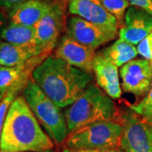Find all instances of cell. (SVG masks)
<instances>
[{
	"label": "cell",
	"mask_w": 152,
	"mask_h": 152,
	"mask_svg": "<svg viewBox=\"0 0 152 152\" xmlns=\"http://www.w3.org/2000/svg\"><path fill=\"white\" fill-rule=\"evenodd\" d=\"M104 8L113 15L119 23L123 26L125 14L127 10L131 6L128 0H101Z\"/></svg>",
	"instance_id": "ffe728a7"
},
{
	"label": "cell",
	"mask_w": 152,
	"mask_h": 152,
	"mask_svg": "<svg viewBox=\"0 0 152 152\" xmlns=\"http://www.w3.org/2000/svg\"><path fill=\"white\" fill-rule=\"evenodd\" d=\"M1 40L20 47L38 48L36 41L35 28L32 26H26L10 22L3 30Z\"/></svg>",
	"instance_id": "e0dca14e"
},
{
	"label": "cell",
	"mask_w": 152,
	"mask_h": 152,
	"mask_svg": "<svg viewBox=\"0 0 152 152\" xmlns=\"http://www.w3.org/2000/svg\"><path fill=\"white\" fill-rule=\"evenodd\" d=\"M53 2L47 0H29L8 12L12 23L34 27L50 10Z\"/></svg>",
	"instance_id": "5bb4252c"
},
{
	"label": "cell",
	"mask_w": 152,
	"mask_h": 152,
	"mask_svg": "<svg viewBox=\"0 0 152 152\" xmlns=\"http://www.w3.org/2000/svg\"><path fill=\"white\" fill-rule=\"evenodd\" d=\"M27 152H36V151H27ZM39 152H54L53 150H46V151H39Z\"/></svg>",
	"instance_id": "83f0119b"
},
{
	"label": "cell",
	"mask_w": 152,
	"mask_h": 152,
	"mask_svg": "<svg viewBox=\"0 0 152 152\" xmlns=\"http://www.w3.org/2000/svg\"><path fill=\"white\" fill-rule=\"evenodd\" d=\"M140 116L142 118L145 120L146 123H148L149 124L152 126V107L151 108L148 109L146 111H145V112H143Z\"/></svg>",
	"instance_id": "484cf974"
},
{
	"label": "cell",
	"mask_w": 152,
	"mask_h": 152,
	"mask_svg": "<svg viewBox=\"0 0 152 152\" xmlns=\"http://www.w3.org/2000/svg\"><path fill=\"white\" fill-rule=\"evenodd\" d=\"M69 134L80 128L99 121L113 119L116 106L113 99L95 84L86 91L64 112Z\"/></svg>",
	"instance_id": "3957f363"
},
{
	"label": "cell",
	"mask_w": 152,
	"mask_h": 152,
	"mask_svg": "<svg viewBox=\"0 0 152 152\" xmlns=\"http://www.w3.org/2000/svg\"><path fill=\"white\" fill-rule=\"evenodd\" d=\"M3 96H3V95H2V94L0 93V101L2 100V98H3Z\"/></svg>",
	"instance_id": "f1b7e54d"
},
{
	"label": "cell",
	"mask_w": 152,
	"mask_h": 152,
	"mask_svg": "<svg viewBox=\"0 0 152 152\" xmlns=\"http://www.w3.org/2000/svg\"><path fill=\"white\" fill-rule=\"evenodd\" d=\"M93 72L97 86L104 92L114 100L121 97L122 86L118 66L99 53L94 59Z\"/></svg>",
	"instance_id": "4fadbf2b"
},
{
	"label": "cell",
	"mask_w": 152,
	"mask_h": 152,
	"mask_svg": "<svg viewBox=\"0 0 152 152\" xmlns=\"http://www.w3.org/2000/svg\"><path fill=\"white\" fill-rule=\"evenodd\" d=\"M6 26V16L4 11L0 9V39H1V34L3 30Z\"/></svg>",
	"instance_id": "4316f807"
},
{
	"label": "cell",
	"mask_w": 152,
	"mask_h": 152,
	"mask_svg": "<svg viewBox=\"0 0 152 152\" xmlns=\"http://www.w3.org/2000/svg\"><path fill=\"white\" fill-rule=\"evenodd\" d=\"M96 55L94 49L80 43L66 34L57 47L54 56L70 65L91 74Z\"/></svg>",
	"instance_id": "7c38bea8"
},
{
	"label": "cell",
	"mask_w": 152,
	"mask_h": 152,
	"mask_svg": "<svg viewBox=\"0 0 152 152\" xmlns=\"http://www.w3.org/2000/svg\"><path fill=\"white\" fill-rule=\"evenodd\" d=\"M53 147L54 143L42 129L25 97L19 95L5 118L0 152H39Z\"/></svg>",
	"instance_id": "7a4b0ae2"
},
{
	"label": "cell",
	"mask_w": 152,
	"mask_h": 152,
	"mask_svg": "<svg viewBox=\"0 0 152 152\" xmlns=\"http://www.w3.org/2000/svg\"><path fill=\"white\" fill-rule=\"evenodd\" d=\"M123 91L137 96H144L152 87V67L145 58L133 59L119 70Z\"/></svg>",
	"instance_id": "ba28073f"
},
{
	"label": "cell",
	"mask_w": 152,
	"mask_h": 152,
	"mask_svg": "<svg viewBox=\"0 0 152 152\" xmlns=\"http://www.w3.org/2000/svg\"><path fill=\"white\" fill-rule=\"evenodd\" d=\"M123 135L120 149L123 152H152V126L132 111L120 114Z\"/></svg>",
	"instance_id": "8992f818"
},
{
	"label": "cell",
	"mask_w": 152,
	"mask_h": 152,
	"mask_svg": "<svg viewBox=\"0 0 152 152\" xmlns=\"http://www.w3.org/2000/svg\"><path fill=\"white\" fill-rule=\"evenodd\" d=\"M29 0H0V9L8 13L13 8ZM47 1H50V0H47Z\"/></svg>",
	"instance_id": "cb8c5ba5"
},
{
	"label": "cell",
	"mask_w": 152,
	"mask_h": 152,
	"mask_svg": "<svg viewBox=\"0 0 152 152\" xmlns=\"http://www.w3.org/2000/svg\"><path fill=\"white\" fill-rule=\"evenodd\" d=\"M152 107V87L151 88L150 91L147 93L145 97L142 100L141 102H140L139 103L133 104L130 106V109L132 111H134L137 114L140 115V114L146 111L148 109Z\"/></svg>",
	"instance_id": "7402d4cb"
},
{
	"label": "cell",
	"mask_w": 152,
	"mask_h": 152,
	"mask_svg": "<svg viewBox=\"0 0 152 152\" xmlns=\"http://www.w3.org/2000/svg\"><path fill=\"white\" fill-rule=\"evenodd\" d=\"M31 78L40 89L59 107L74 103L92 81L90 73L50 55L39 64Z\"/></svg>",
	"instance_id": "6da1fadb"
},
{
	"label": "cell",
	"mask_w": 152,
	"mask_h": 152,
	"mask_svg": "<svg viewBox=\"0 0 152 152\" xmlns=\"http://www.w3.org/2000/svg\"><path fill=\"white\" fill-rule=\"evenodd\" d=\"M48 56V54L37 56L23 64L15 67L0 65V93L4 96L11 87L20 80L22 78L31 75L35 68Z\"/></svg>",
	"instance_id": "9a60e30c"
},
{
	"label": "cell",
	"mask_w": 152,
	"mask_h": 152,
	"mask_svg": "<svg viewBox=\"0 0 152 152\" xmlns=\"http://www.w3.org/2000/svg\"><path fill=\"white\" fill-rule=\"evenodd\" d=\"M65 3L57 0L50 10L34 26L38 49L42 54H48L54 48L64 25Z\"/></svg>",
	"instance_id": "52a82bcc"
},
{
	"label": "cell",
	"mask_w": 152,
	"mask_h": 152,
	"mask_svg": "<svg viewBox=\"0 0 152 152\" xmlns=\"http://www.w3.org/2000/svg\"><path fill=\"white\" fill-rule=\"evenodd\" d=\"M67 35L80 43L96 50L116 39L118 31L99 26L78 16H73L68 22Z\"/></svg>",
	"instance_id": "9c48e42d"
},
{
	"label": "cell",
	"mask_w": 152,
	"mask_h": 152,
	"mask_svg": "<svg viewBox=\"0 0 152 152\" xmlns=\"http://www.w3.org/2000/svg\"></svg>",
	"instance_id": "f546056e"
},
{
	"label": "cell",
	"mask_w": 152,
	"mask_h": 152,
	"mask_svg": "<svg viewBox=\"0 0 152 152\" xmlns=\"http://www.w3.org/2000/svg\"><path fill=\"white\" fill-rule=\"evenodd\" d=\"M132 6L141 9L152 15V0H128Z\"/></svg>",
	"instance_id": "603a6c76"
},
{
	"label": "cell",
	"mask_w": 152,
	"mask_h": 152,
	"mask_svg": "<svg viewBox=\"0 0 152 152\" xmlns=\"http://www.w3.org/2000/svg\"><path fill=\"white\" fill-rule=\"evenodd\" d=\"M137 50L139 54L147 60L152 67V32L137 45Z\"/></svg>",
	"instance_id": "44dd1931"
},
{
	"label": "cell",
	"mask_w": 152,
	"mask_h": 152,
	"mask_svg": "<svg viewBox=\"0 0 152 152\" xmlns=\"http://www.w3.org/2000/svg\"><path fill=\"white\" fill-rule=\"evenodd\" d=\"M42 54L36 48H24L0 42V65L15 67L28 62L35 57Z\"/></svg>",
	"instance_id": "2e32d148"
},
{
	"label": "cell",
	"mask_w": 152,
	"mask_h": 152,
	"mask_svg": "<svg viewBox=\"0 0 152 152\" xmlns=\"http://www.w3.org/2000/svg\"><path fill=\"white\" fill-rule=\"evenodd\" d=\"M65 140L66 149L72 151L104 150L120 148L123 126L115 120L99 121L69 134Z\"/></svg>",
	"instance_id": "5b68a950"
},
{
	"label": "cell",
	"mask_w": 152,
	"mask_h": 152,
	"mask_svg": "<svg viewBox=\"0 0 152 152\" xmlns=\"http://www.w3.org/2000/svg\"><path fill=\"white\" fill-rule=\"evenodd\" d=\"M31 78V75L26 76L22 78L20 80H19L15 85L11 87L0 101V140H1V134H2V130L5 121V118L11 104L13 103V102L19 95H20V93L23 92L24 89L26 88Z\"/></svg>",
	"instance_id": "d6986e66"
},
{
	"label": "cell",
	"mask_w": 152,
	"mask_h": 152,
	"mask_svg": "<svg viewBox=\"0 0 152 152\" xmlns=\"http://www.w3.org/2000/svg\"><path fill=\"white\" fill-rule=\"evenodd\" d=\"M100 53L118 67H122L128 62L134 59L139 54L134 45L120 38L111 46L102 50Z\"/></svg>",
	"instance_id": "ac0fdd59"
},
{
	"label": "cell",
	"mask_w": 152,
	"mask_h": 152,
	"mask_svg": "<svg viewBox=\"0 0 152 152\" xmlns=\"http://www.w3.org/2000/svg\"><path fill=\"white\" fill-rule=\"evenodd\" d=\"M69 11L99 26L118 31V20L104 8L101 0H69Z\"/></svg>",
	"instance_id": "30bf717a"
},
{
	"label": "cell",
	"mask_w": 152,
	"mask_h": 152,
	"mask_svg": "<svg viewBox=\"0 0 152 152\" xmlns=\"http://www.w3.org/2000/svg\"><path fill=\"white\" fill-rule=\"evenodd\" d=\"M37 119L52 140L60 145L66 140L69 130L65 115L31 78L22 92Z\"/></svg>",
	"instance_id": "277c9868"
},
{
	"label": "cell",
	"mask_w": 152,
	"mask_h": 152,
	"mask_svg": "<svg viewBox=\"0 0 152 152\" xmlns=\"http://www.w3.org/2000/svg\"><path fill=\"white\" fill-rule=\"evenodd\" d=\"M151 32V15L131 5L126 11L124 24L118 31L120 39L135 46Z\"/></svg>",
	"instance_id": "8fae6325"
},
{
	"label": "cell",
	"mask_w": 152,
	"mask_h": 152,
	"mask_svg": "<svg viewBox=\"0 0 152 152\" xmlns=\"http://www.w3.org/2000/svg\"><path fill=\"white\" fill-rule=\"evenodd\" d=\"M63 152H123L120 148L117 149H104V150H81V151H72L69 149H64Z\"/></svg>",
	"instance_id": "d4e9b609"
}]
</instances>
